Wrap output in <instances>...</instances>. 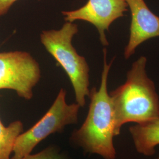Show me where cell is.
I'll return each mask as SVG.
<instances>
[{"mask_svg":"<svg viewBox=\"0 0 159 159\" xmlns=\"http://www.w3.org/2000/svg\"><path fill=\"white\" fill-rule=\"evenodd\" d=\"M157 159H159V156H158V157H157Z\"/></svg>","mask_w":159,"mask_h":159,"instance_id":"cell-12","label":"cell"},{"mask_svg":"<svg viewBox=\"0 0 159 159\" xmlns=\"http://www.w3.org/2000/svg\"><path fill=\"white\" fill-rule=\"evenodd\" d=\"M21 159H67L54 147H48L39 153L25 156Z\"/></svg>","mask_w":159,"mask_h":159,"instance_id":"cell-10","label":"cell"},{"mask_svg":"<svg viewBox=\"0 0 159 159\" xmlns=\"http://www.w3.org/2000/svg\"><path fill=\"white\" fill-rule=\"evenodd\" d=\"M23 131V123L20 121H15L6 127L0 120V159H11L16 140Z\"/></svg>","mask_w":159,"mask_h":159,"instance_id":"cell-9","label":"cell"},{"mask_svg":"<svg viewBox=\"0 0 159 159\" xmlns=\"http://www.w3.org/2000/svg\"><path fill=\"white\" fill-rule=\"evenodd\" d=\"M66 95V91L61 89L46 114L29 130L18 136L11 159H22L50 134L62 130L66 125L77 123L80 106L77 103L67 104Z\"/></svg>","mask_w":159,"mask_h":159,"instance_id":"cell-4","label":"cell"},{"mask_svg":"<svg viewBox=\"0 0 159 159\" xmlns=\"http://www.w3.org/2000/svg\"><path fill=\"white\" fill-rule=\"evenodd\" d=\"M111 63L106 61V50H104V67L98 90L90 92V104L87 117L72 139L86 152L100 155L104 159H115L116 151L113 143L115 117L113 106L107 91V80Z\"/></svg>","mask_w":159,"mask_h":159,"instance_id":"cell-2","label":"cell"},{"mask_svg":"<svg viewBox=\"0 0 159 159\" xmlns=\"http://www.w3.org/2000/svg\"><path fill=\"white\" fill-rule=\"evenodd\" d=\"M78 32L76 24L66 22L58 30L43 31L40 40L68 75L74 89L77 103L84 107L85 97L90 96L89 67L84 57L80 56L72 45Z\"/></svg>","mask_w":159,"mask_h":159,"instance_id":"cell-3","label":"cell"},{"mask_svg":"<svg viewBox=\"0 0 159 159\" xmlns=\"http://www.w3.org/2000/svg\"><path fill=\"white\" fill-rule=\"evenodd\" d=\"M18 0H0V17L6 14Z\"/></svg>","mask_w":159,"mask_h":159,"instance_id":"cell-11","label":"cell"},{"mask_svg":"<svg viewBox=\"0 0 159 159\" xmlns=\"http://www.w3.org/2000/svg\"><path fill=\"white\" fill-rule=\"evenodd\" d=\"M40 77L39 64L28 52H0V90H13L20 97L30 100Z\"/></svg>","mask_w":159,"mask_h":159,"instance_id":"cell-5","label":"cell"},{"mask_svg":"<svg viewBox=\"0 0 159 159\" xmlns=\"http://www.w3.org/2000/svg\"><path fill=\"white\" fill-rule=\"evenodd\" d=\"M129 11L125 0H88L85 5L73 11H63L64 20L73 23L83 20L96 27L103 46H108L105 31L115 20Z\"/></svg>","mask_w":159,"mask_h":159,"instance_id":"cell-6","label":"cell"},{"mask_svg":"<svg viewBox=\"0 0 159 159\" xmlns=\"http://www.w3.org/2000/svg\"><path fill=\"white\" fill-rule=\"evenodd\" d=\"M147 58H139L127 72L125 83L109 94L113 106L116 136L128 123L159 119V97L146 73Z\"/></svg>","mask_w":159,"mask_h":159,"instance_id":"cell-1","label":"cell"},{"mask_svg":"<svg viewBox=\"0 0 159 159\" xmlns=\"http://www.w3.org/2000/svg\"><path fill=\"white\" fill-rule=\"evenodd\" d=\"M125 1L131 13L130 37L124 54L128 59L143 42L159 37V17L149 9L144 0Z\"/></svg>","mask_w":159,"mask_h":159,"instance_id":"cell-7","label":"cell"},{"mask_svg":"<svg viewBox=\"0 0 159 159\" xmlns=\"http://www.w3.org/2000/svg\"><path fill=\"white\" fill-rule=\"evenodd\" d=\"M129 132L138 153L146 156L156 153L159 145V119L132 125Z\"/></svg>","mask_w":159,"mask_h":159,"instance_id":"cell-8","label":"cell"}]
</instances>
